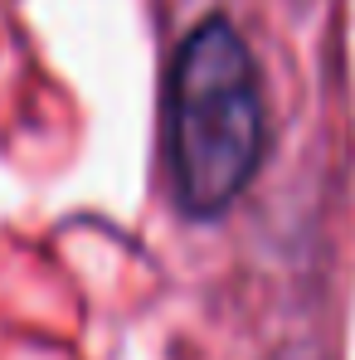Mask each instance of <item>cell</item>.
Returning <instances> with one entry per match:
<instances>
[{"label":"cell","mask_w":355,"mask_h":360,"mask_svg":"<svg viewBox=\"0 0 355 360\" xmlns=\"http://www.w3.org/2000/svg\"><path fill=\"white\" fill-rule=\"evenodd\" d=\"M268 136L263 78L224 15L200 20L166 78V166L185 214H224L258 171Z\"/></svg>","instance_id":"1"}]
</instances>
